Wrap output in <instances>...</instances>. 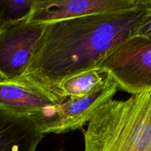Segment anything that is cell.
Returning a JSON list of instances; mask_svg holds the SVG:
<instances>
[{"label": "cell", "mask_w": 151, "mask_h": 151, "mask_svg": "<svg viewBox=\"0 0 151 151\" xmlns=\"http://www.w3.org/2000/svg\"><path fill=\"white\" fill-rule=\"evenodd\" d=\"M151 7L89 15L46 24L22 78L57 96L62 81L98 67L134 36Z\"/></svg>", "instance_id": "cell-1"}, {"label": "cell", "mask_w": 151, "mask_h": 151, "mask_svg": "<svg viewBox=\"0 0 151 151\" xmlns=\"http://www.w3.org/2000/svg\"><path fill=\"white\" fill-rule=\"evenodd\" d=\"M84 134V151H151V92L108 100Z\"/></svg>", "instance_id": "cell-2"}, {"label": "cell", "mask_w": 151, "mask_h": 151, "mask_svg": "<svg viewBox=\"0 0 151 151\" xmlns=\"http://www.w3.org/2000/svg\"><path fill=\"white\" fill-rule=\"evenodd\" d=\"M60 103L51 91L23 78L0 81V110L33 119L44 134L55 132Z\"/></svg>", "instance_id": "cell-3"}, {"label": "cell", "mask_w": 151, "mask_h": 151, "mask_svg": "<svg viewBox=\"0 0 151 151\" xmlns=\"http://www.w3.org/2000/svg\"><path fill=\"white\" fill-rule=\"evenodd\" d=\"M98 67L109 73L118 89L132 95L151 92V39L131 37Z\"/></svg>", "instance_id": "cell-4"}, {"label": "cell", "mask_w": 151, "mask_h": 151, "mask_svg": "<svg viewBox=\"0 0 151 151\" xmlns=\"http://www.w3.org/2000/svg\"><path fill=\"white\" fill-rule=\"evenodd\" d=\"M45 27L27 19L0 27V81L23 76Z\"/></svg>", "instance_id": "cell-5"}, {"label": "cell", "mask_w": 151, "mask_h": 151, "mask_svg": "<svg viewBox=\"0 0 151 151\" xmlns=\"http://www.w3.org/2000/svg\"><path fill=\"white\" fill-rule=\"evenodd\" d=\"M144 7H151V0H35L27 22L30 24H48Z\"/></svg>", "instance_id": "cell-6"}, {"label": "cell", "mask_w": 151, "mask_h": 151, "mask_svg": "<svg viewBox=\"0 0 151 151\" xmlns=\"http://www.w3.org/2000/svg\"><path fill=\"white\" fill-rule=\"evenodd\" d=\"M117 90L116 83L111 80L104 87L88 95L69 97L58 108V127L55 134L82 128L102 105L113 99Z\"/></svg>", "instance_id": "cell-7"}, {"label": "cell", "mask_w": 151, "mask_h": 151, "mask_svg": "<svg viewBox=\"0 0 151 151\" xmlns=\"http://www.w3.org/2000/svg\"><path fill=\"white\" fill-rule=\"evenodd\" d=\"M44 137L35 120L0 110V151H36Z\"/></svg>", "instance_id": "cell-8"}, {"label": "cell", "mask_w": 151, "mask_h": 151, "mask_svg": "<svg viewBox=\"0 0 151 151\" xmlns=\"http://www.w3.org/2000/svg\"><path fill=\"white\" fill-rule=\"evenodd\" d=\"M111 78L100 67L66 78L58 86V94L63 102L67 97H81L88 95L107 85Z\"/></svg>", "instance_id": "cell-9"}, {"label": "cell", "mask_w": 151, "mask_h": 151, "mask_svg": "<svg viewBox=\"0 0 151 151\" xmlns=\"http://www.w3.org/2000/svg\"><path fill=\"white\" fill-rule=\"evenodd\" d=\"M35 0H0V27L27 19Z\"/></svg>", "instance_id": "cell-10"}, {"label": "cell", "mask_w": 151, "mask_h": 151, "mask_svg": "<svg viewBox=\"0 0 151 151\" xmlns=\"http://www.w3.org/2000/svg\"><path fill=\"white\" fill-rule=\"evenodd\" d=\"M134 36H139L151 39V7L138 26Z\"/></svg>", "instance_id": "cell-11"}, {"label": "cell", "mask_w": 151, "mask_h": 151, "mask_svg": "<svg viewBox=\"0 0 151 151\" xmlns=\"http://www.w3.org/2000/svg\"><path fill=\"white\" fill-rule=\"evenodd\" d=\"M58 151H63L62 150H58Z\"/></svg>", "instance_id": "cell-12"}]
</instances>
